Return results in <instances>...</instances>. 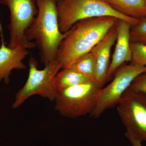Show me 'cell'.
I'll use <instances>...</instances> for the list:
<instances>
[{
	"label": "cell",
	"instance_id": "16",
	"mask_svg": "<svg viewBox=\"0 0 146 146\" xmlns=\"http://www.w3.org/2000/svg\"><path fill=\"white\" fill-rule=\"evenodd\" d=\"M132 58L131 63L146 66V45L130 42Z\"/></svg>",
	"mask_w": 146,
	"mask_h": 146
},
{
	"label": "cell",
	"instance_id": "18",
	"mask_svg": "<svg viewBox=\"0 0 146 146\" xmlns=\"http://www.w3.org/2000/svg\"><path fill=\"white\" fill-rule=\"evenodd\" d=\"M125 135L132 146H143L142 142L129 131L126 130Z\"/></svg>",
	"mask_w": 146,
	"mask_h": 146
},
{
	"label": "cell",
	"instance_id": "9",
	"mask_svg": "<svg viewBox=\"0 0 146 146\" xmlns=\"http://www.w3.org/2000/svg\"><path fill=\"white\" fill-rule=\"evenodd\" d=\"M0 82L7 84L10 82V76L13 70H23L27 67L23 60L29 54L27 49L23 47L9 48L5 45L2 25L0 23Z\"/></svg>",
	"mask_w": 146,
	"mask_h": 146
},
{
	"label": "cell",
	"instance_id": "5",
	"mask_svg": "<svg viewBox=\"0 0 146 146\" xmlns=\"http://www.w3.org/2000/svg\"><path fill=\"white\" fill-rule=\"evenodd\" d=\"M101 88L94 81L57 91L54 100L55 109L68 118L91 115L96 105Z\"/></svg>",
	"mask_w": 146,
	"mask_h": 146
},
{
	"label": "cell",
	"instance_id": "3",
	"mask_svg": "<svg viewBox=\"0 0 146 146\" xmlns=\"http://www.w3.org/2000/svg\"><path fill=\"white\" fill-rule=\"evenodd\" d=\"M59 29L65 33L74 24L86 18L112 16L134 25L140 20L121 14L102 0H57Z\"/></svg>",
	"mask_w": 146,
	"mask_h": 146
},
{
	"label": "cell",
	"instance_id": "10",
	"mask_svg": "<svg viewBox=\"0 0 146 146\" xmlns=\"http://www.w3.org/2000/svg\"><path fill=\"white\" fill-rule=\"evenodd\" d=\"M117 23L91 50L96 61L95 81L102 88L107 81L110 52L117 38Z\"/></svg>",
	"mask_w": 146,
	"mask_h": 146
},
{
	"label": "cell",
	"instance_id": "2",
	"mask_svg": "<svg viewBox=\"0 0 146 146\" xmlns=\"http://www.w3.org/2000/svg\"><path fill=\"white\" fill-rule=\"evenodd\" d=\"M57 0H36L38 13L25 32L29 42L35 41L42 63L55 60L58 49L65 37L59 29Z\"/></svg>",
	"mask_w": 146,
	"mask_h": 146
},
{
	"label": "cell",
	"instance_id": "12",
	"mask_svg": "<svg viewBox=\"0 0 146 146\" xmlns=\"http://www.w3.org/2000/svg\"><path fill=\"white\" fill-rule=\"evenodd\" d=\"M114 10L141 20L146 18V0H102Z\"/></svg>",
	"mask_w": 146,
	"mask_h": 146
},
{
	"label": "cell",
	"instance_id": "1",
	"mask_svg": "<svg viewBox=\"0 0 146 146\" xmlns=\"http://www.w3.org/2000/svg\"><path fill=\"white\" fill-rule=\"evenodd\" d=\"M119 19L102 16L82 19L76 23L60 43L56 60L61 69L69 68L78 58L91 51Z\"/></svg>",
	"mask_w": 146,
	"mask_h": 146
},
{
	"label": "cell",
	"instance_id": "14",
	"mask_svg": "<svg viewBox=\"0 0 146 146\" xmlns=\"http://www.w3.org/2000/svg\"><path fill=\"white\" fill-rule=\"evenodd\" d=\"M69 68L95 80L96 61L91 51L78 58Z\"/></svg>",
	"mask_w": 146,
	"mask_h": 146
},
{
	"label": "cell",
	"instance_id": "7",
	"mask_svg": "<svg viewBox=\"0 0 146 146\" xmlns=\"http://www.w3.org/2000/svg\"><path fill=\"white\" fill-rule=\"evenodd\" d=\"M146 72V66L131 63L122 65L115 74L112 81L104 88H101L96 105L91 114L98 118L106 109L117 104L133 80Z\"/></svg>",
	"mask_w": 146,
	"mask_h": 146
},
{
	"label": "cell",
	"instance_id": "6",
	"mask_svg": "<svg viewBox=\"0 0 146 146\" xmlns=\"http://www.w3.org/2000/svg\"><path fill=\"white\" fill-rule=\"evenodd\" d=\"M10 12L8 25L9 40L7 46L13 48L23 47L31 49L36 47L34 42H29L25 32L38 13L36 0H0Z\"/></svg>",
	"mask_w": 146,
	"mask_h": 146
},
{
	"label": "cell",
	"instance_id": "11",
	"mask_svg": "<svg viewBox=\"0 0 146 146\" xmlns=\"http://www.w3.org/2000/svg\"><path fill=\"white\" fill-rule=\"evenodd\" d=\"M131 26L128 22L124 20H119L118 21L116 44L108 71L107 80L115 74L123 63L131 61L132 54L130 48V31Z\"/></svg>",
	"mask_w": 146,
	"mask_h": 146
},
{
	"label": "cell",
	"instance_id": "17",
	"mask_svg": "<svg viewBox=\"0 0 146 146\" xmlns=\"http://www.w3.org/2000/svg\"><path fill=\"white\" fill-rule=\"evenodd\" d=\"M128 90L146 97V72L138 76L133 80Z\"/></svg>",
	"mask_w": 146,
	"mask_h": 146
},
{
	"label": "cell",
	"instance_id": "8",
	"mask_svg": "<svg viewBox=\"0 0 146 146\" xmlns=\"http://www.w3.org/2000/svg\"><path fill=\"white\" fill-rule=\"evenodd\" d=\"M117 105L118 114L127 130L141 142L146 141V97L127 89Z\"/></svg>",
	"mask_w": 146,
	"mask_h": 146
},
{
	"label": "cell",
	"instance_id": "15",
	"mask_svg": "<svg viewBox=\"0 0 146 146\" xmlns=\"http://www.w3.org/2000/svg\"><path fill=\"white\" fill-rule=\"evenodd\" d=\"M130 42L146 45V18H142L136 25L131 26Z\"/></svg>",
	"mask_w": 146,
	"mask_h": 146
},
{
	"label": "cell",
	"instance_id": "4",
	"mask_svg": "<svg viewBox=\"0 0 146 146\" xmlns=\"http://www.w3.org/2000/svg\"><path fill=\"white\" fill-rule=\"evenodd\" d=\"M28 77L24 86L17 92L12 104L13 108H17L28 98L34 95L54 101L57 93L56 86V76L61 69L57 60L45 65L43 70L38 69L36 59L31 56L29 61Z\"/></svg>",
	"mask_w": 146,
	"mask_h": 146
},
{
	"label": "cell",
	"instance_id": "13",
	"mask_svg": "<svg viewBox=\"0 0 146 146\" xmlns=\"http://www.w3.org/2000/svg\"><path fill=\"white\" fill-rule=\"evenodd\" d=\"M94 81V80L70 68H65L59 71L56 75V86L57 91H59L71 86Z\"/></svg>",
	"mask_w": 146,
	"mask_h": 146
}]
</instances>
